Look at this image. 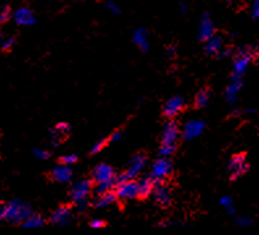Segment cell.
<instances>
[{
	"mask_svg": "<svg viewBox=\"0 0 259 235\" xmlns=\"http://www.w3.org/2000/svg\"><path fill=\"white\" fill-rule=\"evenodd\" d=\"M13 44H15V38L11 37V35H6V37L0 38V49L2 50H10Z\"/></svg>",
	"mask_w": 259,
	"mask_h": 235,
	"instance_id": "obj_27",
	"label": "cell"
},
{
	"mask_svg": "<svg viewBox=\"0 0 259 235\" xmlns=\"http://www.w3.org/2000/svg\"><path fill=\"white\" fill-rule=\"evenodd\" d=\"M247 170H249V165H247L246 157L243 154H236L234 157H232V160L229 161V165H228V172H229L232 180L241 178Z\"/></svg>",
	"mask_w": 259,
	"mask_h": 235,
	"instance_id": "obj_5",
	"label": "cell"
},
{
	"mask_svg": "<svg viewBox=\"0 0 259 235\" xmlns=\"http://www.w3.org/2000/svg\"><path fill=\"white\" fill-rule=\"evenodd\" d=\"M220 203H222L223 207L227 208L228 213L229 214L236 213V209L233 208V200H232V198H229V196H224V198H222Z\"/></svg>",
	"mask_w": 259,
	"mask_h": 235,
	"instance_id": "obj_28",
	"label": "cell"
},
{
	"mask_svg": "<svg viewBox=\"0 0 259 235\" xmlns=\"http://www.w3.org/2000/svg\"><path fill=\"white\" fill-rule=\"evenodd\" d=\"M113 188H115V182H114V180H110V182L98 183L97 187H96V194L102 195V194H105V192L113 191Z\"/></svg>",
	"mask_w": 259,
	"mask_h": 235,
	"instance_id": "obj_25",
	"label": "cell"
},
{
	"mask_svg": "<svg viewBox=\"0 0 259 235\" xmlns=\"http://www.w3.org/2000/svg\"><path fill=\"white\" fill-rule=\"evenodd\" d=\"M173 171V165L167 158H164L161 157L160 160L156 161L153 163V166H152L151 170V178L155 180V183H162L166 178H169V175Z\"/></svg>",
	"mask_w": 259,
	"mask_h": 235,
	"instance_id": "obj_3",
	"label": "cell"
},
{
	"mask_svg": "<svg viewBox=\"0 0 259 235\" xmlns=\"http://www.w3.org/2000/svg\"><path fill=\"white\" fill-rule=\"evenodd\" d=\"M92 191V183L88 179H81L76 182L71 190V200L79 208L87 207V198Z\"/></svg>",
	"mask_w": 259,
	"mask_h": 235,
	"instance_id": "obj_2",
	"label": "cell"
},
{
	"mask_svg": "<svg viewBox=\"0 0 259 235\" xmlns=\"http://www.w3.org/2000/svg\"><path fill=\"white\" fill-rule=\"evenodd\" d=\"M71 219H72V210H71L70 207H67V205L59 207L50 216V222L57 226L68 225L71 222Z\"/></svg>",
	"mask_w": 259,
	"mask_h": 235,
	"instance_id": "obj_10",
	"label": "cell"
},
{
	"mask_svg": "<svg viewBox=\"0 0 259 235\" xmlns=\"http://www.w3.org/2000/svg\"><path fill=\"white\" fill-rule=\"evenodd\" d=\"M32 213L30 205L21 200H12L4 205L2 219L10 223H22V221Z\"/></svg>",
	"mask_w": 259,
	"mask_h": 235,
	"instance_id": "obj_1",
	"label": "cell"
},
{
	"mask_svg": "<svg viewBox=\"0 0 259 235\" xmlns=\"http://www.w3.org/2000/svg\"><path fill=\"white\" fill-rule=\"evenodd\" d=\"M115 195L119 200H131L139 198V184L138 180L130 179L126 182L115 185Z\"/></svg>",
	"mask_w": 259,
	"mask_h": 235,
	"instance_id": "obj_4",
	"label": "cell"
},
{
	"mask_svg": "<svg viewBox=\"0 0 259 235\" xmlns=\"http://www.w3.org/2000/svg\"><path fill=\"white\" fill-rule=\"evenodd\" d=\"M93 180L96 183H104V182H110V180H114L115 178V174H114V169L108 165V163H100L95 167L92 172Z\"/></svg>",
	"mask_w": 259,
	"mask_h": 235,
	"instance_id": "obj_8",
	"label": "cell"
},
{
	"mask_svg": "<svg viewBox=\"0 0 259 235\" xmlns=\"http://www.w3.org/2000/svg\"><path fill=\"white\" fill-rule=\"evenodd\" d=\"M134 43L139 47L142 51H148L149 49V41H148V33H147L146 29H136L134 31L133 35Z\"/></svg>",
	"mask_w": 259,
	"mask_h": 235,
	"instance_id": "obj_19",
	"label": "cell"
},
{
	"mask_svg": "<svg viewBox=\"0 0 259 235\" xmlns=\"http://www.w3.org/2000/svg\"><path fill=\"white\" fill-rule=\"evenodd\" d=\"M251 223H253V221L245 216L238 217V218L236 219V225L241 226V227H247V226H251Z\"/></svg>",
	"mask_w": 259,
	"mask_h": 235,
	"instance_id": "obj_32",
	"label": "cell"
},
{
	"mask_svg": "<svg viewBox=\"0 0 259 235\" xmlns=\"http://www.w3.org/2000/svg\"><path fill=\"white\" fill-rule=\"evenodd\" d=\"M198 34H199L200 41L204 42L216 34L215 24H213V21H212V19L209 17L208 13L203 15V17L200 19L199 28H198Z\"/></svg>",
	"mask_w": 259,
	"mask_h": 235,
	"instance_id": "obj_9",
	"label": "cell"
},
{
	"mask_svg": "<svg viewBox=\"0 0 259 235\" xmlns=\"http://www.w3.org/2000/svg\"><path fill=\"white\" fill-rule=\"evenodd\" d=\"M11 16H12V12H11L10 8L8 7L3 8L0 11V24H4V22L8 21L11 19Z\"/></svg>",
	"mask_w": 259,
	"mask_h": 235,
	"instance_id": "obj_31",
	"label": "cell"
},
{
	"mask_svg": "<svg viewBox=\"0 0 259 235\" xmlns=\"http://www.w3.org/2000/svg\"><path fill=\"white\" fill-rule=\"evenodd\" d=\"M106 8H108L111 13H114V15H118V13H119V7L114 3V2H108V4H106Z\"/></svg>",
	"mask_w": 259,
	"mask_h": 235,
	"instance_id": "obj_35",
	"label": "cell"
},
{
	"mask_svg": "<svg viewBox=\"0 0 259 235\" xmlns=\"http://www.w3.org/2000/svg\"><path fill=\"white\" fill-rule=\"evenodd\" d=\"M34 156L37 157L38 160H48V158H50V153L48 151H44V149H35Z\"/></svg>",
	"mask_w": 259,
	"mask_h": 235,
	"instance_id": "obj_33",
	"label": "cell"
},
{
	"mask_svg": "<svg viewBox=\"0 0 259 235\" xmlns=\"http://www.w3.org/2000/svg\"><path fill=\"white\" fill-rule=\"evenodd\" d=\"M24 227H41L45 225V219L39 214L30 213L21 223Z\"/></svg>",
	"mask_w": 259,
	"mask_h": 235,
	"instance_id": "obj_23",
	"label": "cell"
},
{
	"mask_svg": "<svg viewBox=\"0 0 259 235\" xmlns=\"http://www.w3.org/2000/svg\"><path fill=\"white\" fill-rule=\"evenodd\" d=\"M185 107V101L184 98L180 96L171 97L170 100H167L164 105V114L167 118H176L178 114L184 110Z\"/></svg>",
	"mask_w": 259,
	"mask_h": 235,
	"instance_id": "obj_12",
	"label": "cell"
},
{
	"mask_svg": "<svg viewBox=\"0 0 259 235\" xmlns=\"http://www.w3.org/2000/svg\"><path fill=\"white\" fill-rule=\"evenodd\" d=\"M105 226V222L104 221H101V219H93L92 222H91V227H93V229H101V227H104Z\"/></svg>",
	"mask_w": 259,
	"mask_h": 235,
	"instance_id": "obj_36",
	"label": "cell"
},
{
	"mask_svg": "<svg viewBox=\"0 0 259 235\" xmlns=\"http://www.w3.org/2000/svg\"><path fill=\"white\" fill-rule=\"evenodd\" d=\"M209 98H211V91L208 89H202L199 93L196 94L195 97V106L196 107H204L208 105Z\"/></svg>",
	"mask_w": 259,
	"mask_h": 235,
	"instance_id": "obj_24",
	"label": "cell"
},
{
	"mask_svg": "<svg viewBox=\"0 0 259 235\" xmlns=\"http://www.w3.org/2000/svg\"><path fill=\"white\" fill-rule=\"evenodd\" d=\"M250 13L253 19H259V0H253L250 4Z\"/></svg>",
	"mask_w": 259,
	"mask_h": 235,
	"instance_id": "obj_30",
	"label": "cell"
},
{
	"mask_svg": "<svg viewBox=\"0 0 259 235\" xmlns=\"http://www.w3.org/2000/svg\"><path fill=\"white\" fill-rule=\"evenodd\" d=\"M242 78H234L232 77L231 84L228 85L225 89V100L229 105H234L237 101V96L240 90L242 89Z\"/></svg>",
	"mask_w": 259,
	"mask_h": 235,
	"instance_id": "obj_16",
	"label": "cell"
},
{
	"mask_svg": "<svg viewBox=\"0 0 259 235\" xmlns=\"http://www.w3.org/2000/svg\"><path fill=\"white\" fill-rule=\"evenodd\" d=\"M250 63H251V54L246 50H241L240 53L236 55V59L233 63V76L234 78H242L245 73L249 69Z\"/></svg>",
	"mask_w": 259,
	"mask_h": 235,
	"instance_id": "obj_6",
	"label": "cell"
},
{
	"mask_svg": "<svg viewBox=\"0 0 259 235\" xmlns=\"http://www.w3.org/2000/svg\"><path fill=\"white\" fill-rule=\"evenodd\" d=\"M53 179L58 183H68L72 179V170L68 165H64V163H60L58 166L54 167L53 172Z\"/></svg>",
	"mask_w": 259,
	"mask_h": 235,
	"instance_id": "obj_17",
	"label": "cell"
},
{
	"mask_svg": "<svg viewBox=\"0 0 259 235\" xmlns=\"http://www.w3.org/2000/svg\"><path fill=\"white\" fill-rule=\"evenodd\" d=\"M228 2H234V0H228Z\"/></svg>",
	"mask_w": 259,
	"mask_h": 235,
	"instance_id": "obj_39",
	"label": "cell"
},
{
	"mask_svg": "<svg viewBox=\"0 0 259 235\" xmlns=\"http://www.w3.org/2000/svg\"><path fill=\"white\" fill-rule=\"evenodd\" d=\"M174 152H176V144H162L158 153L164 158H169Z\"/></svg>",
	"mask_w": 259,
	"mask_h": 235,
	"instance_id": "obj_26",
	"label": "cell"
},
{
	"mask_svg": "<svg viewBox=\"0 0 259 235\" xmlns=\"http://www.w3.org/2000/svg\"><path fill=\"white\" fill-rule=\"evenodd\" d=\"M117 195L115 192L113 191H109V192H105L102 195H98V199L96 200L95 203V207L97 208H109L110 205H113L117 200Z\"/></svg>",
	"mask_w": 259,
	"mask_h": 235,
	"instance_id": "obj_22",
	"label": "cell"
},
{
	"mask_svg": "<svg viewBox=\"0 0 259 235\" xmlns=\"http://www.w3.org/2000/svg\"><path fill=\"white\" fill-rule=\"evenodd\" d=\"M205 53L208 54V55H218L219 53H222L223 50V38L219 37V35H213L209 39L205 41V46H204Z\"/></svg>",
	"mask_w": 259,
	"mask_h": 235,
	"instance_id": "obj_20",
	"label": "cell"
},
{
	"mask_svg": "<svg viewBox=\"0 0 259 235\" xmlns=\"http://www.w3.org/2000/svg\"><path fill=\"white\" fill-rule=\"evenodd\" d=\"M204 128L205 124L202 120H189L184 127V138L185 140H193V138L202 135L203 132H204Z\"/></svg>",
	"mask_w": 259,
	"mask_h": 235,
	"instance_id": "obj_13",
	"label": "cell"
},
{
	"mask_svg": "<svg viewBox=\"0 0 259 235\" xmlns=\"http://www.w3.org/2000/svg\"><path fill=\"white\" fill-rule=\"evenodd\" d=\"M3 210H4V204L0 201V219H2V214H3Z\"/></svg>",
	"mask_w": 259,
	"mask_h": 235,
	"instance_id": "obj_38",
	"label": "cell"
},
{
	"mask_svg": "<svg viewBox=\"0 0 259 235\" xmlns=\"http://www.w3.org/2000/svg\"><path fill=\"white\" fill-rule=\"evenodd\" d=\"M147 165V157L142 153H138L130 160L128 167H127L124 175L127 176V179H135L136 176L139 175L140 172L144 170Z\"/></svg>",
	"mask_w": 259,
	"mask_h": 235,
	"instance_id": "obj_7",
	"label": "cell"
},
{
	"mask_svg": "<svg viewBox=\"0 0 259 235\" xmlns=\"http://www.w3.org/2000/svg\"><path fill=\"white\" fill-rule=\"evenodd\" d=\"M180 138V128L174 122H167L162 129V144H176Z\"/></svg>",
	"mask_w": 259,
	"mask_h": 235,
	"instance_id": "obj_15",
	"label": "cell"
},
{
	"mask_svg": "<svg viewBox=\"0 0 259 235\" xmlns=\"http://www.w3.org/2000/svg\"><path fill=\"white\" fill-rule=\"evenodd\" d=\"M76 162H77V156L76 154H66V156L60 158V163H64V165H68V166Z\"/></svg>",
	"mask_w": 259,
	"mask_h": 235,
	"instance_id": "obj_29",
	"label": "cell"
},
{
	"mask_svg": "<svg viewBox=\"0 0 259 235\" xmlns=\"http://www.w3.org/2000/svg\"><path fill=\"white\" fill-rule=\"evenodd\" d=\"M152 196H153V200L157 205L160 207H167L169 204L171 203V194L169 191V188L161 185L160 183H157V185H155V190L152 192Z\"/></svg>",
	"mask_w": 259,
	"mask_h": 235,
	"instance_id": "obj_14",
	"label": "cell"
},
{
	"mask_svg": "<svg viewBox=\"0 0 259 235\" xmlns=\"http://www.w3.org/2000/svg\"><path fill=\"white\" fill-rule=\"evenodd\" d=\"M105 145H106V143H105V141H98V143H96V144L93 145L91 153L96 154V153H98V152H101L102 149H104Z\"/></svg>",
	"mask_w": 259,
	"mask_h": 235,
	"instance_id": "obj_34",
	"label": "cell"
},
{
	"mask_svg": "<svg viewBox=\"0 0 259 235\" xmlns=\"http://www.w3.org/2000/svg\"><path fill=\"white\" fill-rule=\"evenodd\" d=\"M120 137H122V133H120L119 131L114 132L113 135L110 136V141H118V140H119Z\"/></svg>",
	"mask_w": 259,
	"mask_h": 235,
	"instance_id": "obj_37",
	"label": "cell"
},
{
	"mask_svg": "<svg viewBox=\"0 0 259 235\" xmlns=\"http://www.w3.org/2000/svg\"><path fill=\"white\" fill-rule=\"evenodd\" d=\"M12 17L13 20L16 21V24L22 26H30L35 22L34 13H33V11L30 10V8H28V7H20V8H17V10L12 13Z\"/></svg>",
	"mask_w": 259,
	"mask_h": 235,
	"instance_id": "obj_11",
	"label": "cell"
},
{
	"mask_svg": "<svg viewBox=\"0 0 259 235\" xmlns=\"http://www.w3.org/2000/svg\"><path fill=\"white\" fill-rule=\"evenodd\" d=\"M70 135V125L66 123H59L53 131H51V143L53 145H59L63 140H66Z\"/></svg>",
	"mask_w": 259,
	"mask_h": 235,
	"instance_id": "obj_18",
	"label": "cell"
},
{
	"mask_svg": "<svg viewBox=\"0 0 259 235\" xmlns=\"http://www.w3.org/2000/svg\"><path fill=\"white\" fill-rule=\"evenodd\" d=\"M138 184H139V198H147L153 192L156 183L151 175H148L143 176L140 180H138Z\"/></svg>",
	"mask_w": 259,
	"mask_h": 235,
	"instance_id": "obj_21",
	"label": "cell"
}]
</instances>
